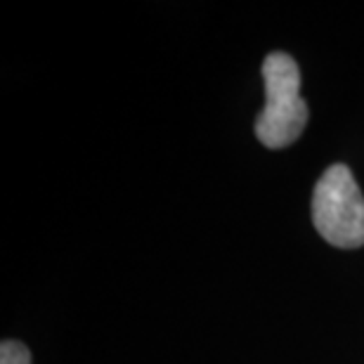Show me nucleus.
I'll use <instances>...</instances> for the list:
<instances>
[{"label":"nucleus","instance_id":"obj_3","mask_svg":"<svg viewBox=\"0 0 364 364\" xmlns=\"http://www.w3.org/2000/svg\"><path fill=\"white\" fill-rule=\"evenodd\" d=\"M0 364H31V353L19 341H3V346H0Z\"/></svg>","mask_w":364,"mask_h":364},{"label":"nucleus","instance_id":"obj_1","mask_svg":"<svg viewBox=\"0 0 364 364\" xmlns=\"http://www.w3.org/2000/svg\"><path fill=\"white\" fill-rule=\"evenodd\" d=\"M263 81L265 107L256 119V135L267 149H284L301 137L308 123L296 60L287 53H270L263 62Z\"/></svg>","mask_w":364,"mask_h":364},{"label":"nucleus","instance_id":"obj_2","mask_svg":"<svg viewBox=\"0 0 364 364\" xmlns=\"http://www.w3.org/2000/svg\"><path fill=\"white\" fill-rule=\"evenodd\" d=\"M312 220L331 246L358 249L364 244V196L348 166H329L317 180Z\"/></svg>","mask_w":364,"mask_h":364}]
</instances>
